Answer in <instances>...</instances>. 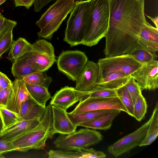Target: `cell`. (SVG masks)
Instances as JSON below:
<instances>
[{"mask_svg":"<svg viewBox=\"0 0 158 158\" xmlns=\"http://www.w3.org/2000/svg\"><path fill=\"white\" fill-rule=\"evenodd\" d=\"M106 57L129 53L139 45L141 29L147 21L144 0H110Z\"/></svg>","mask_w":158,"mask_h":158,"instance_id":"cell-1","label":"cell"},{"mask_svg":"<svg viewBox=\"0 0 158 158\" xmlns=\"http://www.w3.org/2000/svg\"><path fill=\"white\" fill-rule=\"evenodd\" d=\"M109 17L108 0H91L82 44L91 47L105 37L108 29Z\"/></svg>","mask_w":158,"mask_h":158,"instance_id":"cell-2","label":"cell"},{"mask_svg":"<svg viewBox=\"0 0 158 158\" xmlns=\"http://www.w3.org/2000/svg\"><path fill=\"white\" fill-rule=\"evenodd\" d=\"M55 133L51 106L49 104L46 106L45 113L36 127L10 142L17 151L25 152L31 149H43L47 140Z\"/></svg>","mask_w":158,"mask_h":158,"instance_id":"cell-3","label":"cell"},{"mask_svg":"<svg viewBox=\"0 0 158 158\" xmlns=\"http://www.w3.org/2000/svg\"><path fill=\"white\" fill-rule=\"evenodd\" d=\"M75 3L74 0H56L51 6L36 22L40 29L37 32L39 38L51 40L73 10Z\"/></svg>","mask_w":158,"mask_h":158,"instance_id":"cell-4","label":"cell"},{"mask_svg":"<svg viewBox=\"0 0 158 158\" xmlns=\"http://www.w3.org/2000/svg\"><path fill=\"white\" fill-rule=\"evenodd\" d=\"M90 1L91 0L76 1L67 21L63 40L71 47L82 44Z\"/></svg>","mask_w":158,"mask_h":158,"instance_id":"cell-5","label":"cell"},{"mask_svg":"<svg viewBox=\"0 0 158 158\" xmlns=\"http://www.w3.org/2000/svg\"><path fill=\"white\" fill-rule=\"evenodd\" d=\"M101 133L88 128L69 134H60L53 142L55 147L65 150H83L103 139Z\"/></svg>","mask_w":158,"mask_h":158,"instance_id":"cell-6","label":"cell"},{"mask_svg":"<svg viewBox=\"0 0 158 158\" xmlns=\"http://www.w3.org/2000/svg\"><path fill=\"white\" fill-rule=\"evenodd\" d=\"M97 63L99 68V82L114 73L131 76L142 65L129 53L100 59Z\"/></svg>","mask_w":158,"mask_h":158,"instance_id":"cell-7","label":"cell"},{"mask_svg":"<svg viewBox=\"0 0 158 158\" xmlns=\"http://www.w3.org/2000/svg\"><path fill=\"white\" fill-rule=\"evenodd\" d=\"M88 61L85 52L79 50L63 51L56 60L58 70L73 81H76Z\"/></svg>","mask_w":158,"mask_h":158,"instance_id":"cell-8","label":"cell"},{"mask_svg":"<svg viewBox=\"0 0 158 158\" xmlns=\"http://www.w3.org/2000/svg\"><path fill=\"white\" fill-rule=\"evenodd\" d=\"M150 122V119L134 132L120 139L109 146L108 152L115 157L129 152L132 149L140 146L144 140Z\"/></svg>","mask_w":158,"mask_h":158,"instance_id":"cell-9","label":"cell"},{"mask_svg":"<svg viewBox=\"0 0 158 158\" xmlns=\"http://www.w3.org/2000/svg\"><path fill=\"white\" fill-rule=\"evenodd\" d=\"M32 45L33 51L30 54L37 70L46 71L57 60L53 46L43 39L37 40Z\"/></svg>","mask_w":158,"mask_h":158,"instance_id":"cell-10","label":"cell"},{"mask_svg":"<svg viewBox=\"0 0 158 158\" xmlns=\"http://www.w3.org/2000/svg\"><path fill=\"white\" fill-rule=\"evenodd\" d=\"M107 109L119 110L127 113L126 108L117 96L106 98L88 97L79 102L70 113L77 114L87 111Z\"/></svg>","mask_w":158,"mask_h":158,"instance_id":"cell-11","label":"cell"},{"mask_svg":"<svg viewBox=\"0 0 158 158\" xmlns=\"http://www.w3.org/2000/svg\"><path fill=\"white\" fill-rule=\"evenodd\" d=\"M142 90H154L158 87V61L153 60L143 64L131 75Z\"/></svg>","mask_w":158,"mask_h":158,"instance_id":"cell-12","label":"cell"},{"mask_svg":"<svg viewBox=\"0 0 158 158\" xmlns=\"http://www.w3.org/2000/svg\"><path fill=\"white\" fill-rule=\"evenodd\" d=\"M86 98V92L77 90L73 87L65 86L56 92L51 98L49 104L66 110L77 102Z\"/></svg>","mask_w":158,"mask_h":158,"instance_id":"cell-13","label":"cell"},{"mask_svg":"<svg viewBox=\"0 0 158 158\" xmlns=\"http://www.w3.org/2000/svg\"><path fill=\"white\" fill-rule=\"evenodd\" d=\"M99 73L98 63L88 60L76 81L75 89L85 92L91 91L98 84Z\"/></svg>","mask_w":158,"mask_h":158,"instance_id":"cell-14","label":"cell"},{"mask_svg":"<svg viewBox=\"0 0 158 158\" xmlns=\"http://www.w3.org/2000/svg\"><path fill=\"white\" fill-rule=\"evenodd\" d=\"M12 83L5 108L18 114L22 102L32 98L21 79L15 78Z\"/></svg>","mask_w":158,"mask_h":158,"instance_id":"cell-15","label":"cell"},{"mask_svg":"<svg viewBox=\"0 0 158 158\" xmlns=\"http://www.w3.org/2000/svg\"><path fill=\"white\" fill-rule=\"evenodd\" d=\"M53 126L56 133L67 135L76 131L77 127L71 122L66 110L56 106L52 105Z\"/></svg>","mask_w":158,"mask_h":158,"instance_id":"cell-16","label":"cell"},{"mask_svg":"<svg viewBox=\"0 0 158 158\" xmlns=\"http://www.w3.org/2000/svg\"><path fill=\"white\" fill-rule=\"evenodd\" d=\"M40 120L19 121L4 130L0 134V136L3 139L10 141L35 128L40 123Z\"/></svg>","mask_w":158,"mask_h":158,"instance_id":"cell-17","label":"cell"},{"mask_svg":"<svg viewBox=\"0 0 158 158\" xmlns=\"http://www.w3.org/2000/svg\"><path fill=\"white\" fill-rule=\"evenodd\" d=\"M46 107L31 98L22 102L18 115L21 121L40 120L45 113Z\"/></svg>","mask_w":158,"mask_h":158,"instance_id":"cell-18","label":"cell"},{"mask_svg":"<svg viewBox=\"0 0 158 158\" xmlns=\"http://www.w3.org/2000/svg\"><path fill=\"white\" fill-rule=\"evenodd\" d=\"M139 44L152 52L158 50V29L147 21L140 31Z\"/></svg>","mask_w":158,"mask_h":158,"instance_id":"cell-19","label":"cell"},{"mask_svg":"<svg viewBox=\"0 0 158 158\" xmlns=\"http://www.w3.org/2000/svg\"><path fill=\"white\" fill-rule=\"evenodd\" d=\"M37 71L30 56L27 53L13 62L11 73L15 78L22 79L25 76Z\"/></svg>","mask_w":158,"mask_h":158,"instance_id":"cell-20","label":"cell"},{"mask_svg":"<svg viewBox=\"0 0 158 158\" xmlns=\"http://www.w3.org/2000/svg\"><path fill=\"white\" fill-rule=\"evenodd\" d=\"M121 111L115 109L113 111L96 118L79 124L81 126L94 130H106L110 129L115 118Z\"/></svg>","mask_w":158,"mask_h":158,"instance_id":"cell-21","label":"cell"},{"mask_svg":"<svg viewBox=\"0 0 158 158\" xmlns=\"http://www.w3.org/2000/svg\"><path fill=\"white\" fill-rule=\"evenodd\" d=\"M32 51V44L24 38L19 37L14 41L7 58L9 61L13 62L25 54Z\"/></svg>","mask_w":158,"mask_h":158,"instance_id":"cell-22","label":"cell"},{"mask_svg":"<svg viewBox=\"0 0 158 158\" xmlns=\"http://www.w3.org/2000/svg\"><path fill=\"white\" fill-rule=\"evenodd\" d=\"M130 76L121 72L112 73L99 81L98 85L106 88L117 89L125 85Z\"/></svg>","mask_w":158,"mask_h":158,"instance_id":"cell-23","label":"cell"},{"mask_svg":"<svg viewBox=\"0 0 158 158\" xmlns=\"http://www.w3.org/2000/svg\"><path fill=\"white\" fill-rule=\"evenodd\" d=\"M115 109H107L89 111L77 114H74L69 112L67 113V115L72 123L77 127L78 125L81 123L96 118L110 112Z\"/></svg>","mask_w":158,"mask_h":158,"instance_id":"cell-24","label":"cell"},{"mask_svg":"<svg viewBox=\"0 0 158 158\" xmlns=\"http://www.w3.org/2000/svg\"><path fill=\"white\" fill-rule=\"evenodd\" d=\"M150 122L146 135L140 147L151 144L158 135V103L157 102L150 118Z\"/></svg>","mask_w":158,"mask_h":158,"instance_id":"cell-25","label":"cell"},{"mask_svg":"<svg viewBox=\"0 0 158 158\" xmlns=\"http://www.w3.org/2000/svg\"><path fill=\"white\" fill-rule=\"evenodd\" d=\"M25 84L31 98L40 105L46 106V102L52 98L48 89L42 86Z\"/></svg>","mask_w":158,"mask_h":158,"instance_id":"cell-26","label":"cell"},{"mask_svg":"<svg viewBox=\"0 0 158 158\" xmlns=\"http://www.w3.org/2000/svg\"><path fill=\"white\" fill-rule=\"evenodd\" d=\"M44 72L36 71L21 79L25 84L42 86L48 89L52 79L51 77L47 76Z\"/></svg>","mask_w":158,"mask_h":158,"instance_id":"cell-27","label":"cell"},{"mask_svg":"<svg viewBox=\"0 0 158 158\" xmlns=\"http://www.w3.org/2000/svg\"><path fill=\"white\" fill-rule=\"evenodd\" d=\"M129 54L142 64L156 60L158 57L155 52L151 51L139 44Z\"/></svg>","mask_w":158,"mask_h":158,"instance_id":"cell-28","label":"cell"},{"mask_svg":"<svg viewBox=\"0 0 158 158\" xmlns=\"http://www.w3.org/2000/svg\"><path fill=\"white\" fill-rule=\"evenodd\" d=\"M117 96L127 111V114L133 117L134 103L126 86L124 85L116 90Z\"/></svg>","mask_w":158,"mask_h":158,"instance_id":"cell-29","label":"cell"},{"mask_svg":"<svg viewBox=\"0 0 158 158\" xmlns=\"http://www.w3.org/2000/svg\"><path fill=\"white\" fill-rule=\"evenodd\" d=\"M148 105L142 94L138 97L134 105L133 117L138 121L143 119L147 112Z\"/></svg>","mask_w":158,"mask_h":158,"instance_id":"cell-30","label":"cell"},{"mask_svg":"<svg viewBox=\"0 0 158 158\" xmlns=\"http://www.w3.org/2000/svg\"><path fill=\"white\" fill-rule=\"evenodd\" d=\"M0 115L3 122V130L21 121L18 114L5 107L0 106Z\"/></svg>","mask_w":158,"mask_h":158,"instance_id":"cell-31","label":"cell"},{"mask_svg":"<svg viewBox=\"0 0 158 158\" xmlns=\"http://www.w3.org/2000/svg\"><path fill=\"white\" fill-rule=\"evenodd\" d=\"M116 89L106 88L97 85L91 91L86 92L88 97L106 98L117 96Z\"/></svg>","mask_w":158,"mask_h":158,"instance_id":"cell-32","label":"cell"},{"mask_svg":"<svg viewBox=\"0 0 158 158\" xmlns=\"http://www.w3.org/2000/svg\"><path fill=\"white\" fill-rule=\"evenodd\" d=\"M82 151L76 152L51 150L48 152L49 158H82Z\"/></svg>","mask_w":158,"mask_h":158,"instance_id":"cell-33","label":"cell"},{"mask_svg":"<svg viewBox=\"0 0 158 158\" xmlns=\"http://www.w3.org/2000/svg\"><path fill=\"white\" fill-rule=\"evenodd\" d=\"M125 86L132 98L134 105L138 96L142 94V90L138 84L131 76H130Z\"/></svg>","mask_w":158,"mask_h":158,"instance_id":"cell-34","label":"cell"},{"mask_svg":"<svg viewBox=\"0 0 158 158\" xmlns=\"http://www.w3.org/2000/svg\"><path fill=\"white\" fill-rule=\"evenodd\" d=\"M13 30L8 31L0 41V58L10 49L13 44Z\"/></svg>","mask_w":158,"mask_h":158,"instance_id":"cell-35","label":"cell"},{"mask_svg":"<svg viewBox=\"0 0 158 158\" xmlns=\"http://www.w3.org/2000/svg\"><path fill=\"white\" fill-rule=\"evenodd\" d=\"M82 151V158H104L106 157L103 152L97 151L92 148H86Z\"/></svg>","mask_w":158,"mask_h":158,"instance_id":"cell-36","label":"cell"},{"mask_svg":"<svg viewBox=\"0 0 158 158\" xmlns=\"http://www.w3.org/2000/svg\"><path fill=\"white\" fill-rule=\"evenodd\" d=\"M16 151H17V149L12 145L10 141L3 139L0 135V154Z\"/></svg>","mask_w":158,"mask_h":158,"instance_id":"cell-37","label":"cell"},{"mask_svg":"<svg viewBox=\"0 0 158 158\" xmlns=\"http://www.w3.org/2000/svg\"><path fill=\"white\" fill-rule=\"evenodd\" d=\"M12 86V85L0 91V106L5 108L6 107Z\"/></svg>","mask_w":158,"mask_h":158,"instance_id":"cell-38","label":"cell"},{"mask_svg":"<svg viewBox=\"0 0 158 158\" xmlns=\"http://www.w3.org/2000/svg\"><path fill=\"white\" fill-rule=\"evenodd\" d=\"M12 82L4 73L0 71V91L3 89L11 86Z\"/></svg>","mask_w":158,"mask_h":158,"instance_id":"cell-39","label":"cell"},{"mask_svg":"<svg viewBox=\"0 0 158 158\" xmlns=\"http://www.w3.org/2000/svg\"><path fill=\"white\" fill-rule=\"evenodd\" d=\"M17 24L15 21L10 20V21L4 28L0 32V41L5 36L6 33L10 30L13 29Z\"/></svg>","mask_w":158,"mask_h":158,"instance_id":"cell-40","label":"cell"},{"mask_svg":"<svg viewBox=\"0 0 158 158\" xmlns=\"http://www.w3.org/2000/svg\"><path fill=\"white\" fill-rule=\"evenodd\" d=\"M55 0H34V10L35 12H39L45 5L50 2Z\"/></svg>","mask_w":158,"mask_h":158,"instance_id":"cell-41","label":"cell"},{"mask_svg":"<svg viewBox=\"0 0 158 158\" xmlns=\"http://www.w3.org/2000/svg\"><path fill=\"white\" fill-rule=\"evenodd\" d=\"M15 7L24 6L29 9L33 4L34 0H14Z\"/></svg>","mask_w":158,"mask_h":158,"instance_id":"cell-42","label":"cell"},{"mask_svg":"<svg viewBox=\"0 0 158 158\" xmlns=\"http://www.w3.org/2000/svg\"><path fill=\"white\" fill-rule=\"evenodd\" d=\"M10 20L5 18L2 13H0V32L6 26Z\"/></svg>","mask_w":158,"mask_h":158,"instance_id":"cell-43","label":"cell"},{"mask_svg":"<svg viewBox=\"0 0 158 158\" xmlns=\"http://www.w3.org/2000/svg\"><path fill=\"white\" fill-rule=\"evenodd\" d=\"M146 16L148 18L154 23L156 26V27L158 29V17L157 15L155 17H152L146 15Z\"/></svg>","mask_w":158,"mask_h":158,"instance_id":"cell-44","label":"cell"},{"mask_svg":"<svg viewBox=\"0 0 158 158\" xmlns=\"http://www.w3.org/2000/svg\"><path fill=\"white\" fill-rule=\"evenodd\" d=\"M3 130V122L0 115V134Z\"/></svg>","mask_w":158,"mask_h":158,"instance_id":"cell-45","label":"cell"},{"mask_svg":"<svg viewBox=\"0 0 158 158\" xmlns=\"http://www.w3.org/2000/svg\"><path fill=\"white\" fill-rule=\"evenodd\" d=\"M6 0H0V6L4 3Z\"/></svg>","mask_w":158,"mask_h":158,"instance_id":"cell-46","label":"cell"},{"mask_svg":"<svg viewBox=\"0 0 158 158\" xmlns=\"http://www.w3.org/2000/svg\"><path fill=\"white\" fill-rule=\"evenodd\" d=\"M5 156H4L3 154H0V158H4Z\"/></svg>","mask_w":158,"mask_h":158,"instance_id":"cell-47","label":"cell"},{"mask_svg":"<svg viewBox=\"0 0 158 158\" xmlns=\"http://www.w3.org/2000/svg\"><path fill=\"white\" fill-rule=\"evenodd\" d=\"M108 0V1H110V0Z\"/></svg>","mask_w":158,"mask_h":158,"instance_id":"cell-48","label":"cell"},{"mask_svg":"<svg viewBox=\"0 0 158 158\" xmlns=\"http://www.w3.org/2000/svg\"></svg>","mask_w":158,"mask_h":158,"instance_id":"cell-49","label":"cell"}]
</instances>
